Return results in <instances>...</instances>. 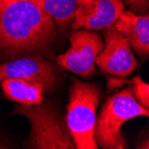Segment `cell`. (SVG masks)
Returning a JSON list of instances; mask_svg holds the SVG:
<instances>
[{
	"label": "cell",
	"mask_w": 149,
	"mask_h": 149,
	"mask_svg": "<svg viewBox=\"0 0 149 149\" xmlns=\"http://www.w3.org/2000/svg\"><path fill=\"white\" fill-rule=\"evenodd\" d=\"M57 39L53 19L30 0H0V54L10 58L50 54Z\"/></svg>",
	"instance_id": "6da1fadb"
},
{
	"label": "cell",
	"mask_w": 149,
	"mask_h": 149,
	"mask_svg": "<svg viewBox=\"0 0 149 149\" xmlns=\"http://www.w3.org/2000/svg\"><path fill=\"white\" fill-rule=\"evenodd\" d=\"M113 28L123 34L131 47L139 56L146 58L149 54V16L135 15L132 11H123Z\"/></svg>",
	"instance_id": "9c48e42d"
},
{
	"label": "cell",
	"mask_w": 149,
	"mask_h": 149,
	"mask_svg": "<svg viewBox=\"0 0 149 149\" xmlns=\"http://www.w3.org/2000/svg\"><path fill=\"white\" fill-rule=\"evenodd\" d=\"M69 97L65 123L75 148H99L94 138L97 109L102 98L99 88L74 79Z\"/></svg>",
	"instance_id": "3957f363"
},
{
	"label": "cell",
	"mask_w": 149,
	"mask_h": 149,
	"mask_svg": "<svg viewBox=\"0 0 149 149\" xmlns=\"http://www.w3.org/2000/svg\"><path fill=\"white\" fill-rule=\"evenodd\" d=\"M125 3L133 10L140 13H147L149 0H124Z\"/></svg>",
	"instance_id": "4fadbf2b"
},
{
	"label": "cell",
	"mask_w": 149,
	"mask_h": 149,
	"mask_svg": "<svg viewBox=\"0 0 149 149\" xmlns=\"http://www.w3.org/2000/svg\"><path fill=\"white\" fill-rule=\"evenodd\" d=\"M42 8L53 19L56 26L65 31L72 24L79 0H30Z\"/></svg>",
	"instance_id": "8fae6325"
},
{
	"label": "cell",
	"mask_w": 149,
	"mask_h": 149,
	"mask_svg": "<svg viewBox=\"0 0 149 149\" xmlns=\"http://www.w3.org/2000/svg\"><path fill=\"white\" fill-rule=\"evenodd\" d=\"M124 10L123 0H79L75 11L73 31H100L112 27Z\"/></svg>",
	"instance_id": "ba28073f"
},
{
	"label": "cell",
	"mask_w": 149,
	"mask_h": 149,
	"mask_svg": "<svg viewBox=\"0 0 149 149\" xmlns=\"http://www.w3.org/2000/svg\"><path fill=\"white\" fill-rule=\"evenodd\" d=\"M10 145L7 143L6 139L2 136H0V148H10Z\"/></svg>",
	"instance_id": "5bb4252c"
},
{
	"label": "cell",
	"mask_w": 149,
	"mask_h": 149,
	"mask_svg": "<svg viewBox=\"0 0 149 149\" xmlns=\"http://www.w3.org/2000/svg\"><path fill=\"white\" fill-rule=\"evenodd\" d=\"M70 48L56 59L57 63L75 74L88 78L96 72V59L104 43L95 31L75 30L69 36Z\"/></svg>",
	"instance_id": "5b68a950"
},
{
	"label": "cell",
	"mask_w": 149,
	"mask_h": 149,
	"mask_svg": "<svg viewBox=\"0 0 149 149\" xmlns=\"http://www.w3.org/2000/svg\"><path fill=\"white\" fill-rule=\"evenodd\" d=\"M149 115V110L135 98L131 88H125L108 97L97 117L94 138L97 146L105 149H124L127 142L120 128L125 121Z\"/></svg>",
	"instance_id": "7a4b0ae2"
},
{
	"label": "cell",
	"mask_w": 149,
	"mask_h": 149,
	"mask_svg": "<svg viewBox=\"0 0 149 149\" xmlns=\"http://www.w3.org/2000/svg\"><path fill=\"white\" fill-rule=\"evenodd\" d=\"M4 95L9 100L25 105L41 104L46 92L42 84L22 78H6L0 82Z\"/></svg>",
	"instance_id": "30bf717a"
},
{
	"label": "cell",
	"mask_w": 149,
	"mask_h": 149,
	"mask_svg": "<svg viewBox=\"0 0 149 149\" xmlns=\"http://www.w3.org/2000/svg\"><path fill=\"white\" fill-rule=\"evenodd\" d=\"M107 82V86L110 89L121 87L124 84H130L131 86V91L137 101L146 109L149 108V85L145 82L139 75L134 77L130 80L110 77Z\"/></svg>",
	"instance_id": "7c38bea8"
},
{
	"label": "cell",
	"mask_w": 149,
	"mask_h": 149,
	"mask_svg": "<svg viewBox=\"0 0 149 149\" xmlns=\"http://www.w3.org/2000/svg\"><path fill=\"white\" fill-rule=\"evenodd\" d=\"M6 78H22L42 84L47 92L53 90L59 75L56 66L39 54H31L0 64V82Z\"/></svg>",
	"instance_id": "52a82bcc"
},
{
	"label": "cell",
	"mask_w": 149,
	"mask_h": 149,
	"mask_svg": "<svg viewBox=\"0 0 149 149\" xmlns=\"http://www.w3.org/2000/svg\"><path fill=\"white\" fill-rule=\"evenodd\" d=\"M13 113L23 115L31 123V133L26 148L74 149L65 120L50 103L33 105L16 104Z\"/></svg>",
	"instance_id": "277c9868"
},
{
	"label": "cell",
	"mask_w": 149,
	"mask_h": 149,
	"mask_svg": "<svg viewBox=\"0 0 149 149\" xmlns=\"http://www.w3.org/2000/svg\"><path fill=\"white\" fill-rule=\"evenodd\" d=\"M104 48L98 54L96 64L104 73L127 78L138 66L128 39L113 27L104 31Z\"/></svg>",
	"instance_id": "8992f818"
}]
</instances>
